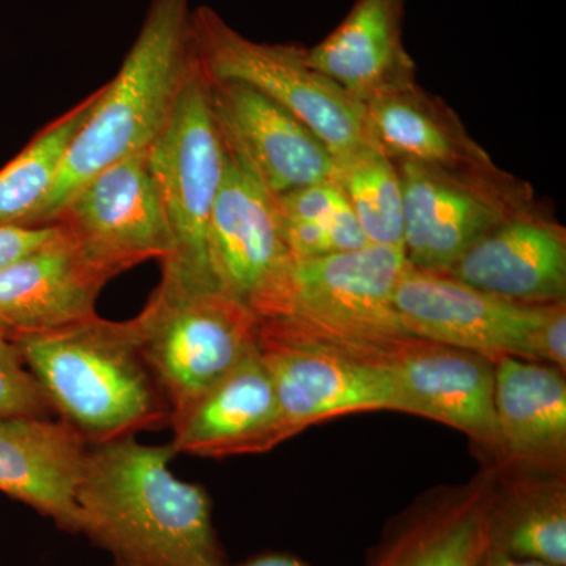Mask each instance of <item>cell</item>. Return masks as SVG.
Wrapping results in <instances>:
<instances>
[{
  "mask_svg": "<svg viewBox=\"0 0 566 566\" xmlns=\"http://www.w3.org/2000/svg\"><path fill=\"white\" fill-rule=\"evenodd\" d=\"M218 566H308L305 565L301 558L290 556V554L283 553H268L262 554V556H255L249 558V560L241 562V564L237 565H227L226 562H222L221 565Z\"/></svg>",
  "mask_w": 566,
  "mask_h": 566,
  "instance_id": "f1b7e54d",
  "label": "cell"
},
{
  "mask_svg": "<svg viewBox=\"0 0 566 566\" xmlns=\"http://www.w3.org/2000/svg\"><path fill=\"white\" fill-rule=\"evenodd\" d=\"M0 417L51 419L54 409L18 345L0 329Z\"/></svg>",
  "mask_w": 566,
  "mask_h": 566,
  "instance_id": "4316f807",
  "label": "cell"
},
{
  "mask_svg": "<svg viewBox=\"0 0 566 566\" xmlns=\"http://www.w3.org/2000/svg\"><path fill=\"white\" fill-rule=\"evenodd\" d=\"M172 444L91 446L77 488L82 534L123 566H218L211 499L170 471Z\"/></svg>",
  "mask_w": 566,
  "mask_h": 566,
  "instance_id": "6da1fadb",
  "label": "cell"
},
{
  "mask_svg": "<svg viewBox=\"0 0 566 566\" xmlns=\"http://www.w3.org/2000/svg\"><path fill=\"white\" fill-rule=\"evenodd\" d=\"M368 134L392 161L450 170L497 166L452 109L417 82L364 104Z\"/></svg>",
  "mask_w": 566,
  "mask_h": 566,
  "instance_id": "7402d4cb",
  "label": "cell"
},
{
  "mask_svg": "<svg viewBox=\"0 0 566 566\" xmlns=\"http://www.w3.org/2000/svg\"><path fill=\"white\" fill-rule=\"evenodd\" d=\"M102 88L50 123L0 170V227H29L46 200L71 142L87 122Z\"/></svg>",
  "mask_w": 566,
  "mask_h": 566,
  "instance_id": "cb8c5ba5",
  "label": "cell"
},
{
  "mask_svg": "<svg viewBox=\"0 0 566 566\" xmlns=\"http://www.w3.org/2000/svg\"><path fill=\"white\" fill-rule=\"evenodd\" d=\"M406 264L401 249L376 244L294 260L270 318L293 319L352 344L389 348L412 335L401 326L394 304Z\"/></svg>",
  "mask_w": 566,
  "mask_h": 566,
  "instance_id": "30bf717a",
  "label": "cell"
},
{
  "mask_svg": "<svg viewBox=\"0 0 566 566\" xmlns=\"http://www.w3.org/2000/svg\"><path fill=\"white\" fill-rule=\"evenodd\" d=\"M88 449L57 417H0V493L50 517L61 531L82 534L77 488Z\"/></svg>",
  "mask_w": 566,
  "mask_h": 566,
  "instance_id": "ffe728a7",
  "label": "cell"
},
{
  "mask_svg": "<svg viewBox=\"0 0 566 566\" xmlns=\"http://www.w3.org/2000/svg\"><path fill=\"white\" fill-rule=\"evenodd\" d=\"M441 274L520 304L564 303L565 227L542 205L483 234Z\"/></svg>",
  "mask_w": 566,
  "mask_h": 566,
  "instance_id": "e0dca14e",
  "label": "cell"
},
{
  "mask_svg": "<svg viewBox=\"0 0 566 566\" xmlns=\"http://www.w3.org/2000/svg\"><path fill=\"white\" fill-rule=\"evenodd\" d=\"M170 427L177 455H255L290 439L273 378L256 349L175 415Z\"/></svg>",
  "mask_w": 566,
  "mask_h": 566,
  "instance_id": "9a60e30c",
  "label": "cell"
},
{
  "mask_svg": "<svg viewBox=\"0 0 566 566\" xmlns=\"http://www.w3.org/2000/svg\"><path fill=\"white\" fill-rule=\"evenodd\" d=\"M112 273L167 260L174 234L148 166V150L112 164L71 193L54 222Z\"/></svg>",
  "mask_w": 566,
  "mask_h": 566,
  "instance_id": "7c38bea8",
  "label": "cell"
},
{
  "mask_svg": "<svg viewBox=\"0 0 566 566\" xmlns=\"http://www.w3.org/2000/svg\"><path fill=\"white\" fill-rule=\"evenodd\" d=\"M148 166L174 234V253L164 260L163 275L219 289L208 240L226 147L212 117L210 82L197 57L172 117L148 148Z\"/></svg>",
  "mask_w": 566,
  "mask_h": 566,
  "instance_id": "ba28073f",
  "label": "cell"
},
{
  "mask_svg": "<svg viewBox=\"0 0 566 566\" xmlns=\"http://www.w3.org/2000/svg\"><path fill=\"white\" fill-rule=\"evenodd\" d=\"M397 412L424 417L468 436L483 465L494 461V363L408 335L389 353Z\"/></svg>",
  "mask_w": 566,
  "mask_h": 566,
  "instance_id": "4fadbf2b",
  "label": "cell"
},
{
  "mask_svg": "<svg viewBox=\"0 0 566 566\" xmlns=\"http://www.w3.org/2000/svg\"><path fill=\"white\" fill-rule=\"evenodd\" d=\"M475 566H554L543 564V562L524 560V558H515L506 556V554L499 553V551L486 547L485 553L482 554L480 560Z\"/></svg>",
  "mask_w": 566,
  "mask_h": 566,
  "instance_id": "f546056e",
  "label": "cell"
},
{
  "mask_svg": "<svg viewBox=\"0 0 566 566\" xmlns=\"http://www.w3.org/2000/svg\"><path fill=\"white\" fill-rule=\"evenodd\" d=\"M208 82L226 151L274 197L335 178L333 153L300 118L243 82Z\"/></svg>",
  "mask_w": 566,
  "mask_h": 566,
  "instance_id": "5bb4252c",
  "label": "cell"
},
{
  "mask_svg": "<svg viewBox=\"0 0 566 566\" xmlns=\"http://www.w3.org/2000/svg\"><path fill=\"white\" fill-rule=\"evenodd\" d=\"M335 180L368 244L403 251V189L397 164L368 144L335 159Z\"/></svg>",
  "mask_w": 566,
  "mask_h": 566,
  "instance_id": "d4e9b609",
  "label": "cell"
},
{
  "mask_svg": "<svg viewBox=\"0 0 566 566\" xmlns=\"http://www.w3.org/2000/svg\"><path fill=\"white\" fill-rule=\"evenodd\" d=\"M406 0H356L345 20L307 50L314 69L367 103L416 82V63L403 43Z\"/></svg>",
  "mask_w": 566,
  "mask_h": 566,
  "instance_id": "44dd1931",
  "label": "cell"
},
{
  "mask_svg": "<svg viewBox=\"0 0 566 566\" xmlns=\"http://www.w3.org/2000/svg\"><path fill=\"white\" fill-rule=\"evenodd\" d=\"M193 54L211 81L251 85L311 129L334 159L374 144L364 104L314 69L301 44L260 43L210 7L192 10Z\"/></svg>",
  "mask_w": 566,
  "mask_h": 566,
  "instance_id": "52a82bcc",
  "label": "cell"
},
{
  "mask_svg": "<svg viewBox=\"0 0 566 566\" xmlns=\"http://www.w3.org/2000/svg\"><path fill=\"white\" fill-rule=\"evenodd\" d=\"M134 319L145 364L170 406L185 411L255 352L260 318L219 289L163 275Z\"/></svg>",
  "mask_w": 566,
  "mask_h": 566,
  "instance_id": "277c9868",
  "label": "cell"
},
{
  "mask_svg": "<svg viewBox=\"0 0 566 566\" xmlns=\"http://www.w3.org/2000/svg\"><path fill=\"white\" fill-rule=\"evenodd\" d=\"M490 469L488 547L510 557L566 566V474Z\"/></svg>",
  "mask_w": 566,
  "mask_h": 566,
  "instance_id": "603a6c76",
  "label": "cell"
},
{
  "mask_svg": "<svg viewBox=\"0 0 566 566\" xmlns=\"http://www.w3.org/2000/svg\"><path fill=\"white\" fill-rule=\"evenodd\" d=\"M282 226L293 260L319 259L334 253L356 251L368 244L352 207L316 221H282Z\"/></svg>",
  "mask_w": 566,
  "mask_h": 566,
  "instance_id": "484cf974",
  "label": "cell"
},
{
  "mask_svg": "<svg viewBox=\"0 0 566 566\" xmlns=\"http://www.w3.org/2000/svg\"><path fill=\"white\" fill-rule=\"evenodd\" d=\"M392 346L352 344L293 319H260L256 352L273 378L290 438L324 420L394 411Z\"/></svg>",
  "mask_w": 566,
  "mask_h": 566,
  "instance_id": "8992f818",
  "label": "cell"
},
{
  "mask_svg": "<svg viewBox=\"0 0 566 566\" xmlns=\"http://www.w3.org/2000/svg\"><path fill=\"white\" fill-rule=\"evenodd\" d=\"M395 164L403 189L405 260L417 270L444 273L483 234L542 207L528 182L499 166L450 170Z\"/></svg>",
  "mask_w": 566,
  "mask_h": 566,
  "instance_id": "9c48e42d",
  "label": "cell"
},
{
  "mask_svg": "<svg viewBox=\"0 0 566 566\" xmlns=\"http://www.w3.org/2000/svg\"><path fill=\"white\" fill-rule=\"evenodd\" d=\"M189 0H151L132 50L102 87L29 227L51 226L85 181L158 139L196 63Z\"/></svg>",
  "mask_w": 566,
  "mask_h": 566,
  "instance_id": "3957f363",
  "label": "cell"
},
{
  "mask_svg": "<svg viewBox=\"0 0 566 566\" xmlns=\"http://www.w3.org/2000/svg\"><path fill=\"white\" fill-rule=\"evenodd\" d=\"M208 245L219 289L260 319L273 316L294 260L275 197L227 151Z\"/></svg>",
  "mask_w": 566,
  "mask_h": 566,
  "instance_id": "8fae6325",
  "label": "cell"
},
{
  "mask_svg": "<svg viewBox=\"0 0 566 566\" xmlns=\"http://www.w3.org/2000/svg\"><path fill=\"white\" fill-rule=\"evenodd\" d=\"M57 223L44 227H0V270L36 251L59 233Z\"/></svg>",
  "mask_w": 566,
  "mask_h": 566,
  "instance_id": "83f0119b",
  "label": "cell"
},
{
  "mask_svg": "<svg viewBox=\"0 0 566 566\" xmlns=\"http://www.w3.org/2000/svg\"><path fill=\"white\" fill-rule=\"evenodd\" d=\"M114 277L61 227L46 244L0 270V329L13 337L92 318Z\"/></svg>",
  "mask_w": 566,
  "mask_h": 566,
  "instance_id": "2e32d148",
  "label": "cell"
},
{
  "mask_svg": "<svg viewBox=\"0 0 566 566\" xmlns=\"http://www.w3.org/2000/svg\"><path fill=\"white\" fill-rule=\"evenodd\" d=\"M409 334L495 360L512 356L566 370V301L528 305L406 264L394 296Z\"/></svg>",
  "mask_w": 566,
  "mask_h": 566,
  "instance_id": "5b68a950",
  "label": "cell"
},
{
  "mask_svg": "<svg viewBox=\"0 0 566 566\" xmlns=\"http://www.w3.org/2000/svg\"><path fill=\"white\" fill-rule=\"evenodd\" d=\"M497 450L482 468L566 474V378L554 365L505 356L494 363Z\"/></svg>",
  "mask_w": 566,
  "mask_h": 566,
  "instance_id": "ac0fdd59",
  "label": "cell"
},
{
  "mask_svg": "<svg viewBox=\"0 0 566 566\" xmlns=\"http://www.w3.org/2000/svg\"><path fill=\"white\" fill-rule=\"evenodd\" d=\"M493 471L463 485L436 488L394 517L365 566H475L488 547Z\"/></svg>",
  "mask_w": 566,
  "mask_h": 566,
  "instance_id": "d6986e66",
  "label": "cell"
},
{
  "mask_svg": "<svg viewBox=\"0 0 566 566\" xmlns=\"http://www.w3.org/2000/svg\"><path fill=\"white\" fill-rule=\"evenodd\" d=\"M57 419L88 446L170 424V406L145 364L136 324L95 315L84 322L13 335Z\"/></svg>",
  "mask_w": 566,
  "mask_h": 566,
  "instance_id": "7a4b0ae2",
  "label": "cell"
},
{
  "mask_svg": "<svg viewBox=\"0 0 566 566\" xmlns=\"http://www.w3.org/2000/svg\"><path fill=\"white\" fill-rule=\"evenodd\" d=\"M114 566H123V565H120V564H114Z\"/></svg>",
  "mask_w": 566,
  "mask_h": 566,
  "instance_id": "4dcf8cb0",
  "label": "cell"
}]
</instances>
